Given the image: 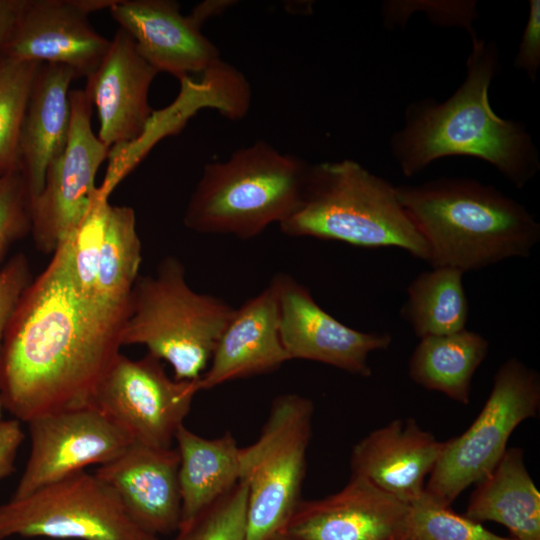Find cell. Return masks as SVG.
<instances>
[{
	"label": "cell",
	"mask_w": 540,
	"mask_h": 540,
	"mask_svg": "<svg viewBox=\"0 0 540 540\" xmlns=\"http://www.w3.org/2000/svg\"><path fill=\"white\" fill-rule=\"evenodd\" d=\"M70 260L67 238L24 291L3 336L0 396L4 410L19 421L93 406L120 354L127 316L84 297Z\"/></svg>",
	"instance_id": "obj_1"
},
{
	"label": "cell",
	"mask_w": 540,
	"mask_h": 540,
	"mask_svg": "<svg viewBox=\"0 0 540 540\" xmlns=\"http://www.w3.org/2000/svg\"><path fill=\"white\" fill-rule=\"evenodd\" d=\"M471 39L463 83L443 102H412L403 128L391 137V153L406 177L437 159L469 156L489 163L522 189L540 170L537 148L523 124L499 117L490 105L489 87L499 64L496 44L476 34Z\"/></svg>",
	"instance_id": "obj_2"
},
{
	"label": "cell",
	"mask_w": 540,
	"mask_h": 540,
	"mask_svg": "<svg viewBox=\"0 0 540 540\" xmlns=\"http://www.w3.org/2000/svg\"><path fill=\"white\" fill-rule=\"evenodd\" d=\"M396 191L431 267L481 270L526 258L540 241V224L523 204L477 180L443 177Z\"/></svg>",
	"instance_id": "obj_3"
},
{
	"label": "cell",
	"mask_w": 540,
	"mask_h": 540,
	"mask_svg": "<svg viewBox=\"0 0 540 540\" xmlns=\"http://www.w3.org/2000/svg\"><path fill=\"white\" fill-rule=\"evenodd\" d=\"M279 227L290 237L361 248L396 247L422 261L429 259L396 186L351 159L310 164L301 202Z\"/></svg>",
	"instance_id": "obj_4"
},
{
	"label": "cell",
	"mask_w": 540,
	"mask_h": 540,
	"mask_svg": "<svg viewBox=\"0 0 540 540\" xmlns=\"http://www.w3.org/2000/svg\"><path fill=\"white\" fill-rule=\"evenodd\" d=\"M310 164L259 140L207 163L183 223L202 234L251 239L298 208Z\"/></svg>",
	"instance_id": "obj_5"
},
{
	"label": "cell",
	"mask_w": 540,
	"mask_h": 540,
	"mask_svg": "<svg viewBox=\"0 0 540 540\" xmlns=\"http://www.w3.org/2000/svg\"><path fill=\"white\" fill-rule=\"evenodd\" d=\"M234 309L219 297L193 290L183 263L167 256L154 273L137 278L121 346L144 345L149 354L172 367L175 380H197Z\"/></svg>",
	"instance_id": "obj_6"
},
{
	"label": "cell",
	"mask_w": 540,
	"mask_h": 540,
	"mask_svg": "<svg viewBox=\"0 0 540 540\" xmlns=\"http://www.w3.org/2000/svg\"><path fill=\"white\" fill-rule=\"evenodd\" d=\"M314 404L297 393L275 397L257 440L240 448L247 485V540H266L284 529L301 499Z\"/></svg>",
	"instance_id": "obj_7"
},
{
	"label": "cell",
	"mask_w": 540,
	"mask_h": 540,
	"mask_svg": "<svg viewBox=\"0 0 540 540\" xmlns=\"http://www.w3.org/2000/svg\"><path fill=\"white\" fill-rule=\"evenodd\" d=\"M540 409V376L520 359L503 362L493 377L490 394L469 428L447 439L425 483L423 496L450 507L470 485L490 473L502 458L514 430Z\"/></svg>",
	"instance_id": "obj_8"
},
{
	"label": "cell",
	"mask_w": 540,
	"mask_h": 540,
	"mask_svg": "<svg viewBox=\"0 0 540 540\" xmlns=\"http://www.w3.org/2000/svg\"><path fill=\"white\" fill-rule=\"evenodd\" d=\"M14 536L54 540H160L142 530L116 493L83 471L28 496L0 504V540Z\"/></svg>",
	"instance_id": "obj_9"
},
{
	"label": "cell",
	"mask_w": 540,
	"mask_h": 540,
	"mask_svg": "<svg viewBox=\"0 0 540 540\" xmlns=\"http://www.w3.org/2000/svg\"><path fill=\"white\" fill-rule=\"evenodd\" d=\"M199 391L198 379L169 377L162 361L149 353L136 360L120 353L101 380L93 406L134 441L170 448Z\"/></svg>",
	"instance_id": "obj_10"
},
{
	"label": "cell",
	"mask_w": 540,
	"mask_h": 540,
	"mask_svg": "<svg viewBox=\"0 0 540 540\" xmlns=\"http://www.w3.org/2000/svg\"><path fill=\"white\" fill-rule=\"evenodd\" d=\"M70 103L67 144L50 164L43 188L31 202V233L46 253H53L87 213L98 191L97 171L110 151L92 130V103L86 91L70 90Z\"/></svg>",
	"instance_id": "obj_11"
},
{
	"label": "cell",
	"mask_w": 540,
	"mask_h": 540,
	"mask_svg": "<svg viewBox=\"0 0 540 540\" xmlns=\"http://www.w3.org/2000/svg\"><path fill=\"white\" fill-rule=\"evenodd\" d=\"M31 450L11 499H19L83 471L103 465L134 441L95 406L38 416L27 422Z\"/></svg>",
	"instance_id": "obj_12"
},
{
	"label": "cell",
	"mask_w": 540,
	"mask_h": 540,
	"mask_svg": "<svg viewBox=\"0 0 540 540\" xmlns=\"http://www.w3.org/2000/svg\"><path fill=\"white\" fill-rule=\"evenodd\" d=\"M279 312V333L289 360H309L369 377L371 353L392 343L387 332L353 329L317 304L309 289L287 273L270 281Z\"/></svg>",
	"instance_id": "obj_13"
},
{
	"label": "cell",
	"mask_w": 540,
	"mask_h": 540,
	"mask_svg": "<svg viewBox=\"0 0 540 540\" xmlns=\"http://www.w3.org/2000/svg\"><path fill=\"white\" fill-rule=\"evenodd\" d=\"M410 505L351 475L338 492L301 500L283 531L300 540H403Z\"/></svg>",
	"instance_id": "obj_14"
},
{
	"label": "cell",
	"mask_w": 540,
	"mask_h": 540,
	"mask_svg": "<svg viewBox=\"0 0 540 540\" xmlns=\"http://www.w3.org/2000/svg\"><path fill=\"white\" fill-rule=\"evenodd\" d=\"M109 11L158 73L167 72L184 81L220 61L218 48L191 15L181 13L176 1L117 0Z\"/></svg>",
	"instance_id": "obj_15"
},
{
	"label": "cell",
	"mask_w": 540,
	"mask_h": 540,
	"mask_svg": "<svg viewBox=\"0 0 540 540\" xmlns=\"http://www.w3.org/2000/svg\"><path fill=\"white\" fill-rule=\"evenodd\" d=\"M157 74L129 34L118 28L84 89L97 110V136L106 146L130 144L146 131L153 118L149 89Z\"/></svg>",
	"instance_id": "obj_16"
},
{
	"label": "cell",
	"mask_w": 540,
	"mask_h": 540,
	"mask_svg": "<svg viewBox=\"0 0 540 540\" xmlns=\"http://www.w3.org/2000/svg\"><path fill=\"white\" fill-rule=\"evenodd\" d=\"M109 46L76 0H27L4 57L64 65L87 79Z\"/></svg>",
	"instance_id": "obj_17"
},
{
	"label": "cell",
	"mask_w": 540,
	"mask_h": 540,
	"mask_svg": "<svg viewBox=\"0 0 540 540\" xmlns=\"http://www.w3.org/2000/svg\"><path fill=\"white\" fill-rule=\"evenodd\" d=\"M177 449L132 441L95 475L118 496L130 518L159 537L176 532L181 521Z\"/></svg>",
	"instance_id": "obj_18"
},
{
	"label": "cell",
	"mask_w": 540,
	"mask_h": 540,
	"mask_svg": "<svg viewBox=\"0 0 540 540\" xmlns=\"http://www.w3.org/2000/svg\"><path fill=\"white\" fill-rule=\"evenodd\" d=\"M446 446L414 418L394 419L352 448L351 475L362 477L411 505L424 494L425 480Z\"/></svg>",
	"instance_id": "obj_19"
},
{
	"label": "cell",
	"mask_w": 540,
	"mask_h": 540,
	"mask_svg": "<svg viewBox=\"0 0 540 540\" xmlns=\"http://www.w3.org/2000/svg\"><path fill=\"white\" fill-rule=\"evenodd\" d=\"M289 358L279 333V312L273 288L268 285L235 308L223 330L199 390L229 381L271 373Z\"/></svg>",
	"instance_id": "obj_20"
},
{
	"label": "cell",
	"mask_w": 540,
	"mask_h": 540,
	"mask_svg": "<svg viewBox=\"0 0 540 540\" xmlns=\"http://www.w3.org/2000/svg\"><path fill=\"white\" fill-rule=\"evenodd\" d=\"M72 69L41 64L20 135V167L31 202L40 194L47 170L64 150L70 131Z\"/></svg>",
	"instance_id": "obj_21"
},
{
	"label": "cell",
	"mask_w": 540,
	"mask_h": 540,
	"mask_svg": "<svg viewBox=\"0 0 540 540\" xmlns=\"http://www.w3.org/2000/svg\"><path fill=\"white\" fill-rule=\"evenodd\" d=\"M464 516L505 526L516 540H540V493L531 478L521 447H510L477 482Z\"/></svg>",
	"instance_id": "obj_22"
},
{
	"label": "cell",
	"mask_w": 540,
	"mask_h": 540,
	"mask_svg": "<svg viewBox=\"0 0 540 540\" xmlns=\"http://www.w3.org/2000/svg\"><path fill=\"white\" fill-rule=\"evenodd\" d=\"M174 440L179 454L182 525L240 481V447L231 432L205 438L184 424L178 428Z\"/></svg>",
	"instance_id": "obj_23"
},
{
	"label": "cell",
	"mask_w": 540,
	"mask_h": 540,
	"mask_svg": "<svg viewBox=\"0 0 540 540\" xmlns=\"http://www.w3.org/2000/svg\"><path fill=\"white\" fill-rule=\"evenodd\" d=\"M488 352L489 341L466 328L427 336L420 339L410 357L408 375L417 385L466 405L474 374Z\"/></svg>",
	"instance_id": "obj_24"
},
{
	"label": "cell",
	"mask_w": 540,
	"mask_h": 540,
	"mask_svg": "<svg viewBox=\"0 0 540 540\" xmlns=\"http://www.w3.org/2000/svg\"><path fill=\"white\" fill-rule=\"evenodd\" d=\"M141 261L134 210L110 205L92 300L108 311L127 315Z\"/></svg>",
	"instance_id": "obj_25"
},
{
	"label": "cell",
	"mask_w": 540,
	"mask_h": 540,
	"mask_svg": "<svg viewBox=\"0 0 540 540\" xmlns=\"http://www.w3.org/2000/svg\"><path fill=\"white\" fill-rule=\"evenodd\" d=\"M464 273L452 267H432L407 287L400 314L421 338L447 335L465 329L469 305Z\"/></svg>",
	"instance_id": "obj_26"
},
{
	"label": "cell",
	"mask_w": 540,
	"mask_h": 540,
	"mask_svg": "<svg viewBox=\"0 0 540 540\" xmlns=\"http://www.w3.org/2000/svg\"><path fill=\"white\" fill-rule=\"evenodd\" d=\"M40 66L7 57L0 60V173L21 171V129Z\"/></svg>",
	"instance_id": "obj_27"
},
{
	"label": "cell",
	"mask_w": 540,
	"mask_h": 540,
	"mask_svg": "<svg viewBox=\"0 0 540 540\" xmlns=\"http://www.w3.org/2000/svg\"><path fill=\"white\" fill-rule=\"evenodd\" d=\"M247 485L243 480L179 526L173 540H247Z\"/></svg>",
	"instance_id": "obj_28"
},
{
	"label": "cell",
	"mask_w": 540,
	"mask_h": 540,
	"mask_svg": "<svg viewBox=\"0 0 540 540\" xmlns=\"http://www.w3.org/2000/svg\"><path fill=\"white\" fill-rule=\"evenodd\" d=\"M403 540H516L497 535L482 523L432 503L424 496L410 505Z\"/></svg>",
	"instance_id": "obj_29"
},
{
	"label": "cell",
	"mask_w": 540,
	"mask_h": 540,
	"mask_svg": "<svg viewBox=\"0 0 540 540\" xmlns=\"http://www.w3.org/2000/svg\"><path fill=\"white\" fill-rule=\"evenodd\" d=\"M109 207L108 197L98 188L87 213L68 236L72 278L80 293L89 299H92Z\"/></svg>",
	"instance_id": "obj_30"
},
{
	"label": "cell",
	"mask_w": 540,
	"mask_h": 540,
	"mask_svg": "<svg viewBox=\"0 0 540 540\" xmlns=\"http://www.w3.org/2000/svg\"><path fill=\"white\" fill-rule=\"evenodd\" d=\"M31 200L20 170L0 173V269L10 246L31 232Z\"/></svg>",
	"instance_id": "obj_31"
},
{
	"label": "cell",
	"mask_w": 540,
	"mask_h": 540,
	"mask_svg": "<svg viewBox=\"0 0 540 540\" xmlns=\"http://www.w3.org/2000/svg\"><path fill=\"white\" fill-rule=\"evenodd\" d=\"M31 281L29 262L23 254H16L0 269V349L6 327Z\"/></svg>",
	"instance_id": "obj_32"
},
{
	"label": "cell",
	"mask_w": 540,
	"mask_h": 540,
	"mask_svg": "<svg viewBox=\"0 0 540 540\" xmlns=\"http://www.w3.org/2000/svg\"><path fill=\"white\" fill-rule=\"evenodd\" d=\"M514 67L535 82L540 68V1H529V15L514 59Z\"/></svg>",
	"instance_id": "obj_33"
},
{
	"label": "cell",
	"mask_w": 540,
	"mask_h": 540,
	"mask_svg": "<svg viewBox=\"0 0 540 540\" xmlns=\"http://www.w3.org/2000/svg\"><path fill=\"white\" fill-rule=\"evenodd\" d=\"M20 422L15 418L0 420V479L8 477L15 470V458L24 439Z\"/></svg>",
	"instance_id": "obj_34"
},
{
	"label": "cell",
	"mask_w": 540,
	"mask_h": 540,
	"mask_svg": "<svg viewBox=\"0 0 540 540\" xmlns=\"http://www.w3.org/2000/svg\"><path fill=\"white\" fill-rule=\"evenodd\" d=\"M27 0H0V60L14 33Z\"/></svg>",
	"instance_id": "obj_35"
},
{
	"label": "cell",
	"mask_w": 540,
	"mask_h": 540,
	"mask_svg": "<svg viewBox=\"0 0 540 540\" xmlns=\"http://www.w3.org/2000/svg\"><path fill=\"white\" fill-rule=\"evenodd\" d=\"M266 540H300V539H298L295 536H292L289 533L281 530V531L271 535Z\"/></svg>",
	"instance_id": "obj_36"
},
{
	"label": "cell",
	"mask_w": 540,
	"mask_h": 540,
	"mask_svg": "<svg viewBox=\"0 0 540 540\" xmlns=\"http://www.w3.org/2000/svg\"><path fill=\"white\" fill-rule=\"evenodd\" d=\"M4 407H3V403H2V400H1V396H0V420L3 419V412H4Z\"/></svg>",
	"instance_id": "obj_37"
}]
</instances>
